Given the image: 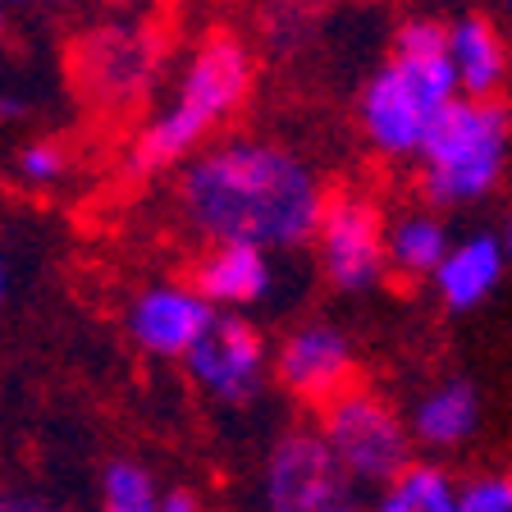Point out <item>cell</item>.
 I'll use <instances>...</instances> for the list:
<instances>
[{
  "mask_svg": "<svg viewBox=\"0 0 512 512\" xmlns=\"http://www.w3.org/2000/svg\"><path fill=\"white\" fill-rule=\"evenodd\" d=\"M170 197L202 247L247 243L279 256L311 247L334 192L298 147L266 133H224L174 170Z\"/></svg>",
  "mask_w": 512,
  "mask_h": 512,
  "instance_id": "obj_1",
  "label": "cell"
},
{
  "mask_svg": "<svg viewBox=\"0 0 512 512\" xmlns=\"http://www.w3.org/2000/svg\"><path fill=\"white\" fill-rule=\"evenodd\" d=\"M256 92V55L243 32L206 28L179 55L165 92L156 96L147 119L128 128L119 165L128 179H160L183 170L197 151H206L224 128L243 115Z\"/></svg>",
  "mask_w": 512,
  "mask_h": 512,
  "instance_id": "obj_2",
  "label": "cell"
},
{
  "mask_svg": "<svg viewBox=\"0 0 512 512\" xmlns=\"http://www.w3.org/2000/svg\"><path fill=\"white\" fill-rule=\"evenodd\" d=\"M458 96L462 87L448 55V23L407 19L398 23L389 55L357 92V124L375 156L416 160Z\"/></svg>",
  "mask_w": 512,
  "mask_h": 512,
  "instance_id": "obj_3",
  "label": "cell"
},
{
  "mask_svg": "<svg viewBox=\"0 0 512 512\" xmlns=\"http://www.w3.org/2000/svg\"><path fill=\"white\" fill-rule=\"evenodd\" d=\"M170 32L147 14L106 10L69 37V87L101 119H133L156 106L170 83Z\"/></svg>",
  "mask_w": 512,
  "mask_h": 512,
  "instance_id": "obj_4",
  "label": "cell"
},
{
  "mask_svg": "<svg viewBox=\"0 0 512 512\" xmlns=\"http://www.w3.org/2000/svg\"><path fill=\"white\" fill-rule=\"evenodd\" d=\"M512 147V115L499 96H458L421 147L416 192L430 211L485 202L503 179Z\"/></svg>",
  "mask_w": 512,
  "mask_h": 512,
  "instance_id": "obj_5",
  "label": "cell"
},
{
  "mask_svg": "<svg viewBox=\"0 0 512 512\" xmlns=\"http://www.w3.org/2000/svg\"><path fill=\"white\" fill-rule=\"evenodd\" d=\"M316 430L362 490H384L398 471L416 462V439L407 416H398V407L366 384H352L348 394L320 407Z\"/></svg>",
  "mask_w": 512,
  "mask_h": 512,
  "instance_id": "obj_6",
  "label": "cell"
},
{
  "mask_svg": "<svg viewBox=\"0 0 512 512\" xmlns=\"http://www.w3.org/2000/svg\"><path fill=\"white\" fill-rule=\"evenodd\" d=\"M261 503L266 512H371L366 490L339 467L316 426H288L270 444Z\"/></svg>",
  "mask_w": 512,
  "mask_h": 512,
  "instance_id": "obj_7",
  "label": "cell"
},
{
  "mask_svg": "<svg viewBox=\"0 0 512 512\" xmlns=\"http://www.w3.org/2000/svg\"><path fill=\"white\" fill-rule=\"evenodd\" d=\"M311 252H316V266L330 288L371 293L389 275V215L366 192L339 188L325 206Z\"/></svg>",
  "mask_w": 512,
  "mask_h": 512,
  "instance_id": "obj_8",
  "label": "cell"
},
{
  "mask_svg": "<svg viewBox=\"0 0 512 512\" xmlns=\"http://www.w3.org/2000/svg\"><path fill=\"white\" fill-rule=\"evenodd\" d=\"M183 371L197 384V394L211 398L215 407H247L275 380V348L256 330L252 316L220 311L202 343L183 357Z\"/></svg>",
  "mask_w": 512,
  "mask_h": 512,
  "instance_id": "obj_9",
  "label": "cell"
},
{
  "mask_svg": "<svg viewBox=\"0 0 512 512\" xmlns=\"http://www.w3.org/2000/svg\"><path fill=\"white\" fill-rule=\"evenodd\" d=\"M220 311L202 298L192 279H151L124 307V330L133 348H142L156 362H183L202 334L215 325Z\"/></svg>",
  "mask_w": 512,
  "mask_h": 512,
  "instance_id": "obj_10",
  "label": "cell"
},
{
  "mask_svg": "<svg viewBox=\"0 0 512 512\" xmlns=\"http://www.w3.org/2000/svg\"><path fill=\"white\" fill-rule=\"evenodd\" d=\"M275 384H284L298 403L320 412L339 394H348L357 380V352L352 339L334 320H307L275 343Z\"/></svg>",
  "mask_w": 512,
  "mask_h": 512,
  "instance_id": "obj_11",
  "label": "cell"
},
{
  "mask_svg": "<svg viewBox=\"0 0 512 512\" xmlns=\"http://www.w3.org/2000/svg\"><path fill=\"white\" fill-rule=\"evenodd\" d=\"M188 279L202 288V298L215 311L247 316L275 293V252H261L247 243H211L197 252Z\"/></svg>",
  "mask_w": 512,
  "mask_h": 512,
  "instance_id": "obj_12",
  "label": "cell"
},
{
  "mask_svg": "<svg viewBox=\"0 0 512 512\" xmlns=\"http://www.w3.org/2000/svg\"><path fill=\"white\" fill-rule=\"evenodd\" d=\"M503 266H508V252H503V238L494 234H467L453 238L444 266L435 270V293L448 311H476L490 302V293L499 288Z\"/></svg>",
  "mask_w": 512,
  "mask_h": 512,
  "instance_id": "obj_13",
  "label": "cell"
},
{
  "mask_svg": "<svg viewBox=\"0 0 512 512\" xmlns=\"http://www.w3.org/2000/svg\"><path fill=\"white\" fill-rule=\"evenodd\" d=\"M407 426H412V439L430 453H453L462 448L471 435L480 430V394L471 380H444L435 389L416 398L412 416H407Z\"/></svg>",
  "mask_w": 512,
  "mask_h": 512,
  "instance_id": "obj_14",
  "label": "cell"
},
{
  "mask_svg": "<svg viewBox=\"0 0 512 512\" xmlns=\"http://www.w3.org/2000/svg\"><path fill=\"white\" fill-rule=\"evenodd\" d=\"M448 55H453L462 96H499L503 78H508V46L485 14L448 23Z\"/></svg>",
  "mask_w": 512,
  "mask_h": 512,
  "instance_id": "obj_15",
  "label": "cell"
},
{
  "mask_svg": "<svg viewBox=\"0 0 512 512\" xmlns=\"http://www.w3.org/2000/svg\"><path fill=\"white\" fill-rule=\"evenodd\" d=\"M448 247H453V238H448V224L439 220V211L421 206V211L394 215L389 220V275L435 279Z\"/></svg>",
  "mask_w": 512,
  "mask_h": 512,
  "instance_id": "obj_16",
  "label": "cell"
},
{
  "mask_svg": "<svg viewBox=\"0 0 512 512\" xmlns=\"http://www.w3.org/2000/svg\"><path fill=\"white\" fill-rule=\"evenodd\" d=\"M371 512H462V485L448 476V467L416 458L384 490H375Z\"/></svg>",
  "mask_w": 512,
  "mask_h": 512,
  "instance_id": "obj_17",
  "label": "cell"
},
{
  "mask_svg": "<svg viewBox=\"0 0 512 512\" xmlns=\"http://www.w3.org/2000/svg\"><path fill=\"white\" fill-rule=\"evenodd\" d=\"M96 499H101V512H165V494L156 490V476L133 458H110L101 467Z\"/></svg>",
  "mask_w": 512,
  "mask_h": 512,
  "instance_id": "obj_18",
  "label": "cell"
},
{
  "mask_svg": "<svg viewBox=\"0 0 512 512\" xmlns=\"http://www.w3.org/2000/svg\"><path fill=\"white\" fill-rule=\"evenodd\" d=\"M74 174V151L60 138H32L14 151V183L32 192H51Z\"/></svg>",
  "mask_w": 512,
  "mask_h": 512,
  "instance_id": "obj_19",
  "label": "cell"
},
{
  "mask_svg": "<svg viewBox=\"0 0 512 512\" xmlns=\"http://www.w3.org/2000/svg\"><path fill=\"white\" fill-rule=\"evenodd\" d=\"M462 512H512V471L462 480Z\"/></svg>",
  "mask_w": 512,
  "mask_h": 512,
  "instance_id": "obj_20",
  "label": "cell"
},
{
  "mask_svg": "<svg viewBox=\"0 0 512 512\" xmlns=\"http://www.w3.org/2000/svg\"><path fill=\"white\" fill-rule=\"evenodd\" d=\"M28 110H32L28 96H23L14 83H5V78H0V124H14V119H23Z\"/></svg>",
  "mask_w": 512,
  "mask_h": 512,
  "instance_id": "obj_21",
  "label": "cell"
},
{
  "mask_svg": "<svg viewBox=\"0 0 512 512\" xmlns=\"http://www.w3.org/2000/svg\"><path fill=\"white\" fill-rule=\"evenodd\" d=\"M106 10H119V14H147V19H160V14L179 5V0H101Z\"/></svg>",
  "mask_w": 512,
  "mask_h": 512,
  "instance_id": "obj_22",
  "label": "cell"
},
{
  "mask_svg": "<svg viewBox=\"0 0 512 512\" xmlns=\"http://www.w3.org/2000/svg\"><path fill=\"white\" fill-rule=\"evenodd\" d=\"M0 512H74V508H60L51 499H32V494H10V499H0Z\"/></svg>",
  "mask_w": 512,
  "mask_h": 512,
  "instance_id": "obj_23",
  "label": "cell"
},
{
  "mask_svg": "<svg viewBox=\"0 0 512 512\" xmlns=\"http://www.w3.org/2000/svg\"><path fill=\"white\" fill-rule=\"evenodd\" d=\"M165 512H206V508L192 490H170L165 494Z\"/></svg>",
  "mask_w": 512,
  "mask_h": 512,
  "instance_id": "obj_24",
  "label": "cell"
},
{
  "mask_svg": "<svg viewBox=\"0 0 512 512\" xmlns=\"http://www.w3.org/2000/svg\"><path fill=\"white\" fill-rule=\"evenodd\" d=\"M10 10H64V5H83V0H5Z\"/></svg>",
  "mask_w": 512,
  "mask_h": 512,
  "instance_id": "obj_25",
  "label": "cell"
},
{
  "mask_svg": "<svg viewBox=\"0 0 512 512\" xmlns=\"http://www.w3.org/2000/svg\"><path fill=\"white\" fill-rule=\"evenodd\" d=\"M10 28H14V10L5 5V0H0V51L10 46Z\"/></svg>",
  "mask_w": 512,
  "mask_h": 512,
  "instance_id": "obj_26",
  "label": "cell"
},
{
  "mask_svg": "<svg viewBox=\"0 0 512 512\" xmlns=\"http://www.w3.org/2000/svg\"><path fill=\"white\" fill-rule=\"evenodd\" d=\"M10 298V261H5V252H0V302Z\"/></svg>",
  "mask_w": 512,
  "mask_h": 512,
  "instance_id": "obj_27",
  "label": "cell"
},
{
  "mask_svg": "<svg viewBox=\"0 0 512 512\" xmlns=\"http://www.w3.org/2000/svg\"><path fill=\"white\" fill-rule=\"evenodd\" d=\"M503 252H508V266H512V215H508V229H503Z\"/></svg>",
  "mask_w": 512,
  "mask_h": 512,
  "instance_id": "obj_28",
  "label": "cell"
},
{
  "mask_svg": "<svg viewBox=\"0 0 512 512\" xmlns=\"http://www.w3.org/2000/svg\"><path fill=\"white\" fill-rule=\"evenodd\" d=\"M503 10H508V19H512V0H503Z\"/></svg>",
  "mask_w": 512,
  "mask_h": 512,
  "instance_id": "obj_29",
  "label": "cell"
}]
</instances>
